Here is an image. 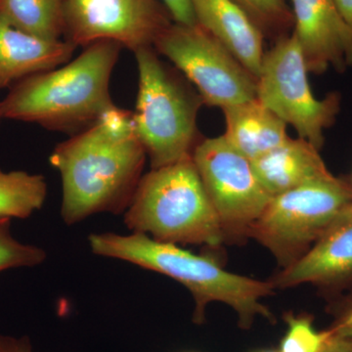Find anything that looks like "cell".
<instances>
[{
  "instance_id": "obj_24",
  "label": "cell",
  "mask_w": 352,
  "mask_h": 352,
  "mask_svg": "<svg viewBox=\"0 0 352 352\" xmlns=\"http://www.w3.org/2000/svg\"><path fill=\"white\" fill-rule=\"evenodd\" d=\"M0 352H34L31 339L27 336L14 337L0 333Z\"/></svg>"
},
{
  "instance_id": "obj_29",
  "label": "cell",
  "mask_w": 352,
  "mask_h": 352,
  "mask_svg": "<svg viewBox=\"0 0 352 352\" xmlns=\"http://www.w3.org/2000/svg\"></svg>"
},
{
  "instance_id": "obj_19",
  "label": "cell",
  "mask_w": 352,
  "mask_h": 352,
  "mask_svg": "<svg viewBox=\"0 0 352 352\" xmlns=\"http://www.w3.org/2000/svg\"><path fill=\"white\" fill-rule=\"evenodd\" d=\"M258 25L264 36L274 41L294 31V16L285 0H235Z\"/></svg>"
},
{
  "instance_id": "obj_27",
  "label": "cell",
  "mask_w": 352,
  "mask_h": 352,
  "mask_svg": "<svg viewBox=\"0 0 352 352\" xmlns=\"http://www.w3.org/2000/svg\"><path fill=\"white\" fill-rule=\"evenodd\" d=\"M2 119H3V117H2L1 107H0V122H1Z\"/></svg>"
},
{
  "instance_id": "obj_18",
  "label": "cell",
  "mask_w": 352,
  "mask_h": 352,
  "mask_svg": "<svg viewBox=\"0 0 352 352\" xmlns=\"http://www.w3.org/2000/svg\"><path fill=\"white\" fill-rule=\"evenodd\" d=\"M47 191L43 175L0 170V217L25 219L32 217L43 207Z\"/></svg>"
},
{
  "instance_id": "obj_20",
  "label": "cell",
  "mask_w": 352,
  "mask_h": 352,
  "mask_svg": "<svg viewBox=\"0 0 352 352\" xmlns=\"http://www.w3.org/2000/svg\"><path fill=\"white\" fill-rule=\"evenodd\" d=\"M46 258L47 254L43 248L15 239L11 232V219L0 217V273L14 268L36 267Z\"/></svg>"
},
{
  "instance_id": "obj_14",
  "label": "cell",
  "mask_w": 352,
  "mask_h": 352,
  "mask_svg": "<svg viewBox=\"0 0 352 352\" xmlns=\"http://www.w3.org/2000/svg\"><path fill=\"white\" fill-rule=\"evenodd\" d=\"M76 48L65 39L46 41L25 34L0 17V89L68 63Z\"/></svg>"
},
{
  "instance_id": "obj_9",
  "label": "cell",
  "mask_w": 352,
  "mask_h": 352,
  "mask_svg": "<svg viewBox=\"0 0 352 352\" xmlns=\"http://www.w3.org/2000/svg\"><path fill=\"white\" fill-rule=\"evenodd\" d=\"M63 39L78 47L110 39L135 52L173 23L159 0H63Z\"/></svg>"
},
{
  "instance_id": "obj_13",
  "label": "cell",
  "mask_w": 352,
  "mask_h": 352,
  "mask_svg": "<svg viewBox=\"0 0 352 352\" xmlns=\"http://www.w3.org/2000/svg\"><path fill=\"white\" fill-rule=\"evenodd\" d=\"M197 24L219 41L258 78L265 51L264 34L235 0H191Z\"/></svg>"
},
{
  "instance_id": "obj_25",
  "label": "cell",
  "mask_w": 352,
  "mask_h": 352,
  "mask_svg": "<svg viewBox=\"0 0 352 352\" xmlns=\"http://www.w3.org/2000/svg\"><path fill=\"white\" fill-rule=\"evenodd\" d=\"M320 352H352V340L333 337L331 333Z\"/></svg>"
},
{
  "instance_id": "obj_6",
  "label": "cell",
  "mask_w": 352,
  "mask_h": 352,
  "mask_svg": "<svg viewBox=\"0 0 352 352\" xmlns=\"http://www.w3.org/2000/svg\"><path fill=\"white\" fill-rule=\"evenodd\" d=\"M352 206V182L335 175L273 197L247 230L285 268L298 261Z\"/></svg>"
},
{
  "instance_id": "obj_23",
  "label": "cell",
  "mask_w": 352,
  "mask_h": 352,
  "mask_svg": "<svg viewBox=\"0 0 352 352\" xmlns=\"http://www.w3.org/2000/svg\"><path fill=\"white\" fill-rule=\"evenodd\" d=\"M330 332L333 337L352 340V298L340 312Z\"/></svg>"
},
{
  "instance_id": "obj_26",
  "label": "cell",
  "mask_w": 352,
  "mask_h": 352,
  "mask_svg": "<svg viewBox=\"0 0 352 352\" xmlns=\"http://www.w3.org/2000/svg\"><path fill=\"white\" fill-rule=\"evenodd\" d=\"M344 22L352 29V0H333Z\"/></svg>"
},
{
  "instance_id": "obj_17",
  "label": "cell",
  "mask_w": 352,
  "mask_h": 352,
  "mask_svg": "<svg viewBox=\"0 0 352 352\" xmlns=\"http://www.w3.org/2000/svg\"><path fill=\"white\" fill-rule=\"evenodd\" d=\"M0 17L36 38L63 39V0H0Z\"/></svg>"
},
{
  "instance_id": "obj_15",
  "label": "cell",
  "mask_w": 352,
  "mask_h": 352,
  "mask_svg": "<svg viewBox=\"0 0 352 352\" xmlns=\"http://www.w3.org/2000/svg\"><path fill=\"white\" fill-rule=\"evenodd\" d=\"M252 164L259 182L272 197L332 175L319 150L300 138H289Z\"/></svg>"
},
{
  "instance_id": "obj_3",
  "label": "cell",
  "mask_w": 352,
  "mask_h": 352,
  "mask_svg": "<svg viewBox=\"0 0 352 352\" xmlns=\"http://www.w3.org/2000/svg\"><path fill=\"white\" fill-rule=\"evenodd\" d=\"M88 244L97 256L161 273L186 287L195 300L196 323L204 320L206 307L214 302L230 305L239 315L242 326H249L258 315L270 318V312L261 300L273 293L272 282L228 272L214 259L179 245L159 242L145 234L94 233L88 237Z\"/></svg>"
},
{
  "instance_id": "obj_1",
  "label": "cell",
  "mask_w": 352,
  "mask_h": 352,
  "mask_svg": "<svg viewBox=\"0 0 352 352\" xmlns=\"http://www.w3.org/2000/svg\"><path fill=\"white\" fill-rule=\"evenodd\" d=\"M147 155L132 112L113 106L94 126L53 149L50 163L62 182V219L74 226L94 214H124L133 198Z\"/></svg>"
},
{
  "instance_id": "obj_4",
  "label": "cell",
  "mask_w": 352,
  "mask_h": 352,
  "mask_svg": "<svg viewBox=\"0 0 352 352\" xmlns=\"http://www.w3.org/2000/svg\"><path fill=\"white\" fill-rule=\"evenodd\" d=\"M124 222L131 232L170 244L217 247L226 235L192 156L143 175Z\"/></svg>"
},
{
  "instance_id": "obj_7",
  "label": "cell",
  "mask_w": 352,
  "mask_h": 352,
  "mask_svg": "<svg viewBox=\"0 0 352 352\" xmlns=\"http://www.w3.org/2000/svg\"><path fill=\"white\" fill-rule=\"evenodd\" d=\"M307 74L295 34L282 36L264 55L256 78V99L320 151L326 129L339 115L340 95L332 92L321 100L315 98Z\"/></svg>"
},
{
  "instance_id": "obj_28",
  "label": "cell",
  "mask_w": 352,
  "mask_h": 352,
  "mask_svg": "<svg viewBox=\"0 0 352 352\" xmlns=\"http://www.w3.org/2000/svg\"><path fill=\"white\" fill-rule=\"evenodd\" d=\"M351 208H352V206H351Z\"/></svg>"
},
{
  "instance_id": "obj_16",
  "label": "cell",
  "mask_w": 352,
  "mask_h": 352,
  "mask_svg": "<svg viewBox=\"0 0 352 352\" xmlns=\"http://www.w3.org/2000/svg\"><path fill=\"white\" fill-rule=\"evenodd\" d=\"M222 111L226 124L223 138L250 161L267 154L289 138L288 124L256 98Z\"/></svg>"
},
{
  "instance_id": "obj_5",
  "label": "cell",
  "mask_w": 352,
  "mask_h": 352,
  "mask_svg": "<svg viewBox=\"0 0 352 352\" xmlns=\"http://www.w3.org/2000/svg\"><path fill=\"white\" fill-rule=\"evenodd\" d=\"M138 92L132 124L152 168L192 156L200 141L197 127L200 94L178 71L164 62L154 47L134 52Z\"/></svg>"
},
{
  "instance_id": "obj_21",
  "label": "cell",
  "mask_w": 352,
  "mask_h": 352,
  "mask_svg": "<svg viewBox=\"0 0 352 352\" xmlns=\"http://www.w3.org/2000/svg\"><path fill=\"white\" fill-rule=\"evenodd\" d=\"M288 332L280 352H320L331 337L330 330L317 332L311 321L305 317L288 316Z\"/></svg>"
},
{
  "instance_id": "obj_8",
  "label": "cell",
  "mask_w": 352,
  "mask_h": 352,
  "mask_svg": "<svg viewBox=\"0 0 352 352\" xmlns=\"http://www.w3.org/2000/svg\"><path fill=\"white\" fill-rule=\"evenodd\" d=\"M200 94L204 104L221 109L256 98V78L198 24H173L153 45Z\"/></svg>"
},
{
  "instance_id": "obj_22",
  "label": "cell",
  "mask_w": 352,
  "mask_h": 352,
  "mask_svg": "<svg viewBox=\"0 0 352 352\" xmlns=\"http://www.w3.org/2000/svg\"><path fill=\"white\" fill-rule=\"evenodd\" d=\"M162 3L166 7L176 24L197 25L191 0H162Z\"/></svg>"
},
{
  "instance_id": "obj_11",
  "label": "cell",
  "mask_w": 352,
  "mask_h": 352,
  "mask_svg": "<svg viewBox=\"0 0 352 352\" xmlns=\"http://www.w3.org/2000/svg\"><path fill=\"white\" fill-rule=\"evenodd\" d=\"M294 34L302 50L308 73H338L352 67V29L333 0H292Z\"/></svg>"
},
{
  "instance_id": "obj_12",
  "label": "cell",
  "mask_w": 352,
  "mask_h": 352,
  "mask_svg": "<svg viewBox=\"0 0 352 352\" xmlns=\"http://www.w3.org/2000/svg\"><path fill=\"white\" fill-rule=\"evenodd\" d=\"M352 279V208L347 210L311 249L285 268L275 286L312 283L337 286Z\"/></svg>"
},
{
  "instance_id": "obj_2",
  "label": "cell",
  "mask_w": 352,
  "mask_h": 352,
  "mask_svg": "<svg viewBox=\"0 0 352 352\" xmlns=\"http://www.w3.org/2000/svg\"><path fill=\"white\" fill-rule=\"evenodd\" d=\"M122 48L110 39L95 41L60 68L16 82L0 102L2 117L71 136L85 131L115 106L110 80Z\"/></svg>"
},
{
  "instance_id": "obj_10",
  "label": "cell",
  "mask_w": 352,
  "mask_h": 352,
  "mask_svg": "<svg viewBox=\"0 0 352 352\" xmlns=\"http://www.w3.org/2000/svg\"><path fill=\"white\" fill-rule=\"evenodd\" d=\"M192 159L226 233H247L273 198L259 182L252 161L223 135L201 140Z\"/></svg>"
}]
</instances>
